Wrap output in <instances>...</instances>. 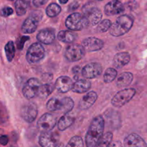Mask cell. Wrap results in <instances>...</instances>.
I'll return each instance as SVG.
<instances>
[{
    "label": "cell",
    "instance_id": "277c9868",
    "mask_svg": "<svg viewBox=\"0 0 147 147\" xmlns=\"http://www.w3.org/2000/svg\"><path fill=\"white\" fill-rule=\"evenodd\" d=\"M82 10L83 15L88 21L89 25L95 26L100 22L103 14L100 9L98 8L94 3L89 2L85 4Z\"/></svg>",
    "mask_w": 147,
    "mask_h": 147
},
{
    "label": "cell",
    "instance_id": "5b68a950",
    "mask_svg": "<svg viewBox=\"0 0 147 147\" xmlns=\"http://www.w3.org/2000/svg\"><path fill=\"white\" fill-rule=\"evenodd\" d=\"M45 56V50L40 43H33L28 48L26 58L28 63L31 64L37 63L41 61Z\"/></svg>",
    "mask_w": 147,
    "mask_h": 147
},
{
    "label": "cell",
    "instance_id": "4316f807",
    "mask_svg": "<svg viewBox=\"0 0 147 147\" xmlns=\"http://www.w3.org/2000/svg\"><path fill=\"white\" fill-rule=\"evenodd\" d=\"M54 88V86L52 83H45L44 85H42L37 96H39L40 98H45L53 93Z\"/></svg>",
    "mask_w": 147,
    "mask_h": 147
},
{
    "label": "cell",
    "instance_id": "484cf974",
    "mask_svg": "<svg viewBox=\"0 0 147 147\" xmlns=\"http://www.w3.org/2000/svg\"><path fill=\"white\" fill-rule=\"evenodd\" d=\"M16 13L18 16H22L27 12L28 8V2L25 0H17L14 3Z\"/></svg>",
    "mask_w": 147,
    "mask_h": 147
},
{
    "label": "cell",
    "instance_id": "2e32d148",
    "mask_svg": "<svg viewBox=\"0 0 147 147\" xmlns=\"http://www.w3.org/2000/svg\"><path fill=\"white\" fill-rule=\"evenodd\" d=\"M124 11V7L119 0H112L105 6V14L108 16L121 14Z\"/></svg>",
    "mask_w": 147,
    "mask_h": 147
},
{
    "label": "cell",
    "instance_id": "d6a6232c",
    "mask_svg": "<svg viewBox=\"0 0 147 147\" xmlns=\"http://www.w3.org/2000/svg\"><path fill=\"white\" fill-rule=\"evenodd\" d=\"M66 147H84V143L80 136H75L70 139Z\"/></svg>",
    "mask_w": 147,
    "mask_h": 147
},
{
    "label": "cell",
    "instance_id": "e575fe53",
    "mask_svg": "<svg viewBox=\"0 0 147 147\" xmlns=\"http://www.w3.org/2000/svg\"><path fill=\"white\" fill-rule=\"evenodd\" d=\"M28 40H30V37L28 36H22L20 39L17 40V45L18 50H22L24 47V45Z\"/></svg>",
    "mask_w": 147,
    "mask_h": 147
},
{
    "label": "cell",
    "instance_id": "83f0119b",
    "mask_svg": "<svg viewBox=\"0 0 147 147\" xmlns=\"http://www.w3.org/2000/svg\"><path fill=\"white\" fill-rule=\"evenodd\" d=\"M113 139V134L111 132H107L100 139L96 147H110Z\"/></svg>",
    "mask_w": 147,
    "mask_h": 147
},
{
    "label": "cell",
    "instance_id": "603a6c76",
    "mask_svg": "<svg viewBox=\"0 0 147 147\" xmlns=\"http://www.w3.org/2000/svg\"><path fill=\"white\" fill-rule=\"evenodd\" d=\"M75 121V118L72 115L66 113L62 116L57 122V127L60 131H65L70 127Z\"/></svg>",
    "mask_w": 147,
    "mask_h": 147
},
{
    "label": "cell",
    "instance_id": "d590c367",
    "mask_svg": "<svg viewBox=\"0 0 147 147\" xmlns=\"http://www.w3.org/2000/svg\"><path fill=\"white\" fill-rule=\"evenodd\" d=\"M1 14L3 17H9L13 14V9L9 7H5L1 9Z\"/></svg>",
    "mask_w": 147,
    "mask_h": 147
},
{
    "label": "cell",
    "instance_id": "cb8c5ba5",
    "mask_svg": "<svg viewBox=\"0 0 147 147\" xmlns=\"http://www.w3.org/2000/svg\"><path fill=\"white\" fill-rule=\"evenodd\" d=\"M57 38L60 42L65 43H72L76 40L77 35L72 31L62 30L57 34Z\"/></svg>",
    "mask_w": 147,
    "mask_h": 147
},
{
    "label": "cell",
    "instance_id": "b9f144b4",
    "mask_svg": "<svg viewBox=\"0 0 147 147\" xmlns=\"http://www.w3.org/2000/svg\"><path fill=\"white\" fill-rule=\"evenodd\" d=\"M80 66H75V67H73V74H75V75L78 74V73L80 72Z\"/></svg>",
    "mask_w": 147,
    "mask_h": 147
},
{
    "label": "cell",
    "instance_id": "d4e9b609",
    "mask_svg": "<svg viewBox=\"0 0 147 147\" xmlns=\"http://www.w3.org/2000/svg\"><path fill=\"white\" fill-rule=\"evenodd\" d=\"M46 107L50 111H62L63 109V100L57 98H53L50 99L47 102Z\"/></svg>",
    "mask_w": 147,
    "mask_h": 147
},
{
    "label": "cell",
    "instance_id": "1f68e13d",
    "mask_svg": "<svg viewBox=\"0 0 147 147\" xmlns=\"http://www.w3.org/2000/svg\"><path fill=\"white\" fill-rule=\"evenodd\" d=\"M63 100V109H62V112L66 113H68L69 112L73 110V107H74V101L73 99L70 98H62Z\"/></svg>",
    "mask_w": 147,
    "mask_h": 147
},
{
    "label": "cell",
    "instance_id": "ba28073f",
    "mask_svg": "<svg viewBox=\"0 0 147 147\" xmlns=\"http://www.w3.org/2000/svg\"><path fill=\"white\" fill-rule=\"evenodd\" d=\"M41 82L37 78H32L29 79L22 88V93L27 99H32L38 96L39 91L41 88Z\"/></svg>",
    "mask_w": 147,
    "mask_h": 147
},
{
    "label": "cell",
    "instance_id": "60d3db41",
    "mask_svg": "<svg viewBox=\"0 0 147 147\" xmlns=\"http://www.w3.org/2000/svg\"><path fill=\"white\" fill-rule=\"evenodd\" d=\"M110 147H123V144L121 143V142H119V141H116V142H112Z\"/></svg>",
    "mask_w": 147,
    "mask_h": 147
},
{
    "label": "cell",
    "instance_id": "6da1fadb",
    "mask_svg": "<svg viewBox=\"0 0 147 147\" xmlns=\"http://www.w3.org/2000/svg\"><path fill=\"white\" fill-rule=\"evenodd\" d=\"M105 121L101 116H98L92 120L86 136L87 147H96L98 142L103 136Z\"/></svg>",
    "mask_w": 147,
    "mask_h": 147
},
{
    "label": "cell",
    "instance_id": "f546056e",
    "mask_svg": "<svg viewBox=\"0 0 147 147\" xmlns=\"http://www.w3.org/2000/svg\"><path fill=\"white\" fill-rule=\"evenodd\" d=\"M61 11V7L56 3H52L49 4L46 8V14L48 17H54L58 15Z\"/></svg>",
    "mask_w": 147,
    "mask_h": 147
},
{
    "label": "cell",
    "instance_id": "7402d4cb",
    "mask_svg": "<svg viewBox=\"0 0 147 147\" xmlns=\"http://www.w3.org/2000/svg\"><path fill=\"white\" fill-rule=\"evenodd\" d=\"M133 74L130 72H123L116 79V86L119 88H124L129 86L133 80Z\"/></svg>",
    "mask_w": 147,
    "mask_h": 147
},
{
    "label": "cell",
    "instance_id": "30bf717a",
    "mask_svg": "<svg viewBox=\"0 0 147 147\" xmlns=\"http://www.w3.org/2000/svg\"><path fill=\"white\" fill-rule=\"evenodd\" d=\"M85 49L80 45L73 44L69 45L65 51V57L68 61L76 62L83 57L85 55Z\"/></svg>",
    "mask_w": 147,
    "mask_h": 147
},
{
    "label": "cell",
    "instance_id": "836d02e7",
    "mask_svg": "<svg viewBox=\"0 0 147 147\" xmlns=\"http://www.w3.org/2000/svg\"><path fill=\"white\" fill-rule=\"evenodd\" d=\"M111 22L109 20H103L98 24L97 31L98 32H106L111 27Z\"/></svg>",
    "mask_w": 147,
    "mask_h": 147
},
{
    "label": "cell",
    "instance_id": "8fae6325",
    "mask_svg": "<svg viewBox=\"0 0 147 147\" xmlns=\"http://www.w3.org/2000/svg\"><path fill=\"white\" fill-rule=\"evenodd\" d=\"M58 142V134L52 131L42 133L39 138V144L41 147H57Z\"/></svg>",
    "mask_w": 147,
    "mask_h": 147
},
{
    "label": "cell",
    "instance_id": "3957f363",
    "mask_svg": "<svg viewBox=\"0 0 147 147\" xmlns=\"http://www.w3.org/2000/svg\"><path fill=\"white\" fill-rule=\"evenodd\" d=\"M65 25L71 31H80L89 26L88 21L83 14L80 13H73L66 19Z\"/></svg>",
    "mask_w": 147,
    "mask_h": 147
},
{
    "label": "cell",
    "instance_id": "74e56055",
    "mask_svg": "<svg viewBox=\"0 0 147 147\" xmlns=\"http://www.w3.org/2000/svg\"><path fill=\"white\" fill-rule=\"evenodd\" d=\"M48 0H33V4L36 7H40L45 4Z\"/></svg>",
    "mask_w": 147,
    "mask_h": 147
},
{
    "label": "cell",
    "instance_id": "f1b7e54d",
    "mask_svg": "<svg viewBox=\"0 0 147 147\" xmlns=\"http://www.w3.org/2000/svg\"><path fill=\"white\" fill-rule=\"evenodd\" d=\"M4 50H5V54L7 60L9 62H11L15 55V46H14V42L9 41L6 44Z\"/></svg>",
    "mask_w": 147,
    "mask_h": 147
},
{
    "label": "cell",
    "instance_id": "7a4b0ae2",
    "mask_svg": "<svg viewBox=\"0 0 147 147\" xmlns=\"http://www.w3.org/2000/svg\"><path fill=\"white\" fill-rule=\"evenodd\" d=\"M134 24V20L129 15H121L118 17L109 30L110 34L114 37L123 35L131 30Z\"/></svg>",
    "mask_w": 147,
    "mask_h": 147
},
{
    "label": "cell",
    "instance_id": "9a60e30c",
    "mask_svg": "<svg viewBox=\"0 0 147 147\" xmlns=\"http://www.w3.org/2000/svg\"><path fill=\"white\" fill-rule=\"evenodd\" d=\"M73 80L67 76H60L57 79L55 84V87L57 91L60 93H67L70 90H72L73 87Z\"/></svg>",
    "mask_w": 147,
    "mask_h": 147
},
{
    "label": "cell",
    "instance_id": "44dd1931",
    "mask_svg": "<svg viewBox=\"0 0 147 147\" xmlns=\"http://www.w3.org/2000/svg\"><path fill=\"white\" fill-rule=\"evenodd\" d=\"M91 87V83L90 80L86 79L78 80L74 83L72 90L74 93H83L87 92Z\"/></svg>",
    "mask_w": 147,
    "mask_h": 147
},
{
    "label": "cell",
    "instance_id": "4dcf8cb0",
    "mask_svg": "<svg viewBox=\"0 0 147 147\" xmlns=\"http://www.w3.org/2000/svg\"><path fill=\"white\" fill-rule=\"evenodd\" d=\"M116 76H117V71H116V69L112 68V67L108 68L103 74L104 82L106 83H111L115 80Z\"/></svg>",
    "mask_w": 147,
    "mask_h": 147
},
{
    "label": "cell",
    "instance_id": "8992f818",
    "mask_svg": "<svg viewBox=\"0 0 147 147\" xmlns=\"http://www.w3.org/2000/svg\"><path fill=\"white\" fill-rule=\"evenodd\" d=\"M136 94L134 88H126L118 92L112 98L111 103L116 108H121L130 101Z\"/></svg>",
    "mask_w": 147,
    "mask_h": 147
},
{
    "label": "cell",
    "instance_id": "4fadbf2b",
    "mask_svg": "<svg viewBox=\"0 0 147 147\" xmlns=\"http://www.w3.org/2000/svg\"><path fill=\"white\" fill-rule=\"evenodd\" d=\"M37 106L33 103L24 105L21 109V116L25 121L32 123L37 116Z\"/></svg>",
    "mask_w": 147,
    "mask_h": 147
},
{
    "label": "cell",
    "instance_id": "52a82bcc",
    "mask_svg": "<svg viewBox=\"0 0 147 147\" xmlns=\"http://www.w3.org/2000/svg\"><path fill=\"white\" fill-rule=\"evenodd\" d=\"M42 13L40 11H35L32 13L31 15L27 17L22 25V31L24 34L33 33L38 26V22L42 18Z\"/></svg>",
    "mask_w": 147,
    "mask_h": 147
},
{
    "label": "cell",
    "instance_id": "f35d334b",
    "mask_svg": "<svg viewBox=\"0 0 147 147\" xmlns=\"http://www.w3.org/2000/svg\"><path fill=\"white\" fill-rule=\"evenodd\" d=\"M8 137H7V136H4V135H3V136H1V139H0V142H1V144L3 145V146H5V145L7 144V143H8Z\"/></svg>",
    "mask_w": 147,
    "mask_h": 147
},
{
    "label": "cell",
    "instance_id": "ee69618b",
    "mask_svg": "<svg viewBox=\"0 0 147 147\" xmlns=\"http://www.w3.org/2000/svg\"><path fill=\"white\" fill-rule=\"evenodd\" d=\"M97 1H102V0H97Z\"/></svg>",
    "mask_w": 147,
    "mask_h": 147
},
{
    "label": "cell",
    "instance_id": "7bdbcfd3",
    "mask_svg": "<svg viewBox=\"0 0 147 147\" xmlns=\"http://www.w3.org/2000/svg\"><path fill=\"white\" fill-rule=\"evenodd\" d=\"M59 1H60L61 4H66V3L68 1V0H59Z\"/></svg>",
    "mask_w": 147,
    "mask_h": 147
},
{
    "label": "cell",
    "instance_id": "e0dca14e",
    "mask_svg": "<svg viewBox=\"0 0 147 147\" xmlns=\"http://www.w3.org/2000/svg\"><path fill=\"white\" fill-rule=\"evenodd\" d=\"M124 147H147V144L139 135L133 133L125 138Z\"/></svg>",
    "mask_w": 147,
    "mask_h": 147
},
{
    "label": "cell",
    "instance_id": "9c48e42d",
    "mask_svg": "<svg viewBox=\"0 0 147 147\" xmlns=\"http://www.w3.org/2000/svg\"><path fill=\"white\" fill-rule=\"evenodd\" d=\"M57 123V118L52 113H45L37 122V128L42 132L51 131Z\"/></svg>",
    "mask_w": 147,
    "mask_h": 147
},
{
    "label": "cell",
    "instance_id": "d6986e66",
    "mask_svg": "<svg viewBox=\"0 0 147 147\" xmlns=\"http://www.w3.org/2000/svg\"><path fill=\"white\" fill-rule=\"evenodd\" d=\"M55 38V31L51 29H42L38 32L37 39L39 42L45 45H50L54 42Z\"/></svg>",
    "mask_w": 147,
    "mask_h": 147
},
{
    "label": "cell",
    "instance_id": "7c38bea8",
    "mask_svg": "<svg viewBox=\"0 0 147 147\" xmlns=\"http://www.w3.org/2000/svg\"><path fill=\"white\" fill-rule=\"evenodd\" d=\"M103 67L100 63H90L82 69V76L86 79H93L102 74Z\"/></svg>",
    "mask_w": 147,
    "mask_h": 147
},
{
    "label": "cell",
    "instance_id": "5bb4252c",
    "mask_svg": "<svg viewBox=\"0 0 147 147\" xmlns=\"http://www.w3.org/2000/svg\"><path fill=\"white\" fill-rule=\"evenodd\" d=\"M82 46L87 52L98 51L103 47V42L97 37H90L83 40Z\"/></svg>",
    "mask_w": 147,
    "mask_h": 147
},
{
    "label": "cell",
    "instance_id": "ab89813d",
    "mask_svg": "<svg viewBox=\"0 0 147 147\" xmlns=\"http://www.w3.org/2000/svg\"><path fill=\"white\" fill-rule=\"evenodd\" d=\"M79 7V4L77 1H74V2L72 3L70 6H69V10L70 11H73L75 9H77Z\"/></svg>",
    "mask_w": 147,
    "mask_h": 147
},
{
    "label": "cell",
    "instance_id": "8d00e7d4",
    "mask_svg": "<svg viewBox=\"0 0 147 147\" xmlns=\"http://www.w3.org/2000/svg\"><path fill=\"white\" fill-rule=\"evenodd\" d=\"M53 76L51 73H44L42 76V80L45 82H50L53 80Z\"/></svg>",
    "mask_w": 147,
    "mask_h": 147
},
{
    "label": "cell",
    "instance_id": "ffe728a7",
    "mask_svg": "<svg viewBox=\"0 0 147 147\" xmlns=\"http://www.w3.org/2000/svg\"><path fill=\"white\" fill-rule=\"evenodd\" d=\"M130 55L126 52H121L115 55L113 57V65L117 68H121L123 67L130 61Z\"/></svg>",
    "mask_w": 147,
    "mask_h": 147
},
{
    "label": "cell",
    "instance_id": "ac0fdd59",
    "mask_svg": "<svg viewBox=\"0 0 147 147\" xmlns=\"http://www.w3.org/2000/svg\"><path fill=\"white\" fill-rule=\"evenodd\" d=\"M98 99V94L95 91H90L83 96L78 104L79 109L81 110H87L90 109Z\"/></svg>",
    "mask_w": 147,
    "mask_h": 147
}]
</instances>
